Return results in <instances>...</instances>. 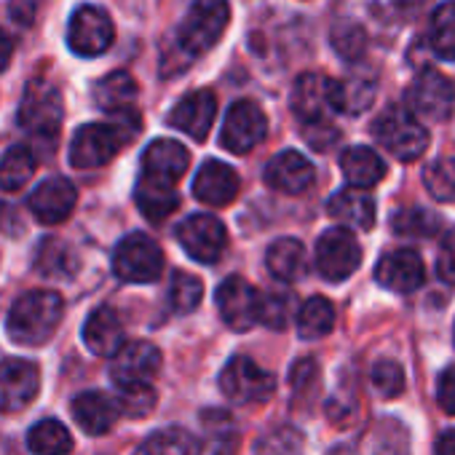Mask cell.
<instances>
[{
  "label": "cell",
  "instance_id": "cell-1",
  "mask_svg": "<svg viewBox=\"0 0 455 455\" xmlns=\"http://www.w3.org/2000/svg\"><path fill=\"white\" fill-rule=\"evenodd\" d=\"M140 132V116L134 110L118 113L110 124H86L70 142V164L76 169H97L116 158Z\"/></svg>",
  "mask_w": 455,
  "mask_h": 455
},
{
  "label": "cell",
  "instance_id": "cell-2",
  "mask_svg": "<svg viewBox=\"0 0 455 455\" xmlns=\"http://www.w3.org/2000/svg\"><path fill=\"white\" fill-rule=\"evenodd\" d=\"M65 303L52 290H33L22 295L9 311V338L20 346H44L60 327Z\"/></svg>",
  "mask_w": 455,
  "mask_h": 455
},
{
  "label": "cell",
  "instance_id": "cell-3",
  "mask_svg": "<svg viewBox=\"0 0 455 455\" xmlns=\"http://www.w3.org/2000/svg\"><path fill=\"white\" fill-rule=\"evenodd\" d=\"M231 22V6L228 0H193L188 17L177 30V46L190 62L193 57L214 49Z\"/></svg>",
  "mask_w": 455,
  "mask_h": 455
},
{
  "label": "cell",
  "instance_id": "cell-4",
  "mask_svg": "<svg viewBox=\"0 0 455 455\" xmlns=\"http://www.w3.org/2000/svg\"><path fill=\"white\" fill-rule=\"evenodd\" d=\"M372 134L399 161H415L428 148V132L404 105H391L388 110H383L372 126Z\"/></svg>",
  "mask_w": 455,
  "mask_h": 455
},
{
  "label": "cell",
  "instance_id": "cell-5",
  "mask_svg": "<svg viewBox=\"0 0 455 455\" xmlns=\"http://www.w3.org/2000/svg\"><path fill=\"white\" fill-rule=\"evenodd\" d=\"M220 388L236 404H258L274 396L276 378L258 367L250 356H234L220 372Z\"/></svg>",
  "mask_w": 455,
  "mask_h": 455
},
{
  "label": "cell",
  "instance_id": "cell-6",
  "mask_svg": "<svg viewBox=\"0 0 455 455\" xmlns=\"http://www.w3.org/2000/svg\"><path fill=\"white\" fill-rule=\"evenodd\" d=\"M113 271L121 282L129 284H150L164 271L161 247L145 234H129L113 255Z\"/></svg>",
  "mask_w": 455,
  "mask_h": 455
},
{
  "label": "cell",
  "instance_id": "cell-7",
  "mask_svg": "<svg viewBox=\"0 0 455 455\" xmlns=\"http://www.w3.org/2000/svg\"><path fill=\"white\" fill-rule=\"evenodd\" d=\"M362 263V247L348 228H330L316 242V271L324 282H346Z\"/></svg>",
  "mask_w": 455,
  "mask_h": 455
},
{
  "label": "cell",
  "instance_id": "cell-8",
  "mask_svg": "<svg viewBox=\"0 0 455 455\" xmlns=\"http://www.w3.org/2000/svg\"><path fill=\"white\" fill-rule=\"evenodd\" d=\"M20 126L36 137H57L62 126V94L46 81H30L22 105Z\"/></svg>",
  "mask_w": 455,
  "mask_h": 455
},
{
  "label": "cell",
  "instance_id": "cell-9",
  "mask_svg": "<svg viewBox=\"0 0 455 455\" xmlns=\"http://www.w3.org/2000/svg\"><path fill=\"white\" fill-rule=\"evenodd\" d=\"M268 132V118L266 113L252 102V100H239L228 110L225 121H222V132H220V145L228 153H250L252 148H258L263 142Z\"/></svg>",
  "mask_w": 455,
  "mask_h": 455
},
{
  "label": "cell",
  "instance_id": "cell-10",
  "mask_svg": "<svg viewBox=\"0 0 455 455\" xmlns=\"http://www.w3.org/2000/svg\"><path fill=\"white\" fill-rule=\"evenodd\" d=\"M116 28L105 9L100 6H78L68 25V46L78 57H100L113 46Z\"/></svg>",
  "mask_w": 455,
  "mask_h": 455
},
{
  "label": "cell",
  "instance_id": "cell-11",
  "mask_svg": "<svg viewBox=\"0 0 455 455\" xmlns=\"http://www.w3.org/2000/svg\"><path fill=\"white\" fill-rule=\"evenodd\" d=\"M292 110L306 126L330 124V116L340 113L335 97V81L319 73H303L292 86Z\"/></svg>",
  "mask_w": 455,
  "mask_h": 455
},
{
  "label": "cell",
  "instance_id": "cell-12",
  "mask_svg": "<svg viewBox=\"0 0 455 455\" xmlns=\"http://www.w3.org/2000/svg\"><path fill=\"white\" fill-rule=\"evenodd\" d=\"M177 239L182 250L198 263H214L222 258L228 234L225 225L214 214H190L177 225Z\"/></svg>",
  "mask_w": 455,
  "mask_h": 455
},
{
  "label": "cell",
  "instance_id": "cell-13",
  "mask_svg": "<svg viewBox=\"0 0 455 455\" xmlns=\"http://www.w3.org/2000/svg\"><path fill=\"white\" fill-rule=\"evenodd\" d=\"M217 311L222 316V322L231 330H250L260 322V300L263 295L244 282L242 276H228L220 287H217Z\"/></svg>",
  "mask_w": 455,
  "mask_h": 455
},
{
  "label": "cell",
  "instance_id": "cell-14",
  "mask_svg": "<svg viewBox=\"0 0 455 455\" xmlns=\"http://www.w3.org/2000/svg\"><path fill=\"white\" fill-rule=\"evenodd\" d=\"M407 105L420 118L447 121L455 110V84L436 70H423L407 92Z\"/></svg>",
  "mask_w": 455,
  "mask_h": 455
},
{
  "label": "cell",
  "instance_id": "cell-15",
  "mask_svg": "<svg viewBox=\"0 0 455 455\" xmlns=\"http://www.w3.org/2000/svg\"><path fill=\"white\" fill-rule=\"evenodd\" d=\"M161 370V351L148 340L126 343L110 364V378L118 388L150 386V380Z\"/></svg>",
  "mask_w": 455,
  "mask_h": 455
},
{
  "label": "cell",
  "instance_id": "cell-16",
  "mask_svg": "<svg viewBox=\"0 0 455 455\" xmlns=\"http://www.w3.org/2000/svg\"><path fill=\"white\" fill-rule=\"evenodd\" d=\"M41 388V370L28 359L0 362V412H20L36 402Z\"/></svg>",
  "mask_w": 455,
  "mask_h": 455
},
{
  "label": "cell",
  "instance_id": "cell-17",
  "mask_svg": "<svg viewBox=\"0 0 455 455\" xmlns=\"http://www.w3.org/2000/svg\"><path fill=\"white\" fill-rule=\"evenodd\" d=\"M76 204H78V190L68 177H49L30 193V209L46 225L65 222L73 214Z\"/></svg>",
  "mask_w": 455,
  "mask_h": 455
},
{
  "label": "cell",
  "instance_id": "cell-18",
  "mask_svg": "<svg viewBox=\"0 0 455 455\" xmlns=\"http://www.w3.org/2000/svg\"><path fill=\"white\" fill-rule=\"evenodd\" d=\"M316 180V169L314 164L298 153V150H284L279 156H274L266 166V182L268 188L287 193V196H300L306 193Z\"/></svg>",
  "mask_w": 455,
  "mask_h": 455
},
{
  "label": "cell",
  "instance_id": "cell-19",
  "mask_svg": "<svg viewBox=\"0 0 455 455\" xmlns=\"http://www.w3.org/2000/svg\"><path fill=\"white\" fill-rule=\"evenodd\" d=\"M375 279H378L380 287H386L391 292H399V295H407V292H415L423 284L426 268H423V260L418 258V252L394 250V252L383 255L380 263L375 266Z\"/></svg>",
  "mask_w": 455,
  "mask_h": 455
},
{
  "label": "cell",
  "instance_id": "cell-20",
  "mask_svg": "<svg viewBox=\"0 0 455 455\" xmlns=\"http://www.w3.org/2000/svg\"><path fill=\"white\" fill-rule=\"evenodd\" d=\"M214 116H217V97L209 89H198L174 105V110L169 113V126L201 142L212 132Z\"/></svg>",
  "mask_w": 455,
  "mask_h": 455
},
{
  "label": "cell",
  "instance_id": "cell-21",
  "mask_svg": "<svg viewBox=\"0 0 455 455\" xmlns=\"http://www.w3.org/2000/svg\"><path fill=\"white\" fill-rule=\"evenodd\" d=\"M193 196L209 206H225L239 196V174L222 161H204L193 180Z\"/></svg>",
  "mask_w": 455,
  "mask_h": 455
},
{
  "label": "cell",
  "instance_id": "cell-22",
  "mask_svg": "<svg viewBox=\"0 0 455 455\" xmlns=\"http://www.w3.org/2000/svg\"><path fill=\"white\" fill-rule=\"evenodd\" d=\"M190 166V153L174 140H156L142 153V177L174 185Z\"/></svg>",
  "mask_w": 455,
  "mask_h": 455
},
{
  "label": "cell",
  "instance_id": "cell-23",
  "mask_svg": "<svg viewBox=\"0 0 455 455\" xmlns=\"http://www.w3.org/2000/svg\"><path fill=\"white\" fill-rule=\"evenodd\" d=\"M124 324L121 316L110 308V306H100L97 311L89 314L86 324H84V343L89 346L92 354L97 356H116L126 340H124Z\"/></svg>",
  "mask_w": 455,
  "mask_h": 455
},
{
  "label": "cell",
  "instance_id": "cell-24",
  "mask_svg": "<svg viewBox=\"0 0 455 455\" xmlns=\"http://www.w3.org/2000/svg\"><path fill=\"white\" fill-rule=\"evenodd\" d=\"M118 415H121V404L102 391H86L73 399V418L92 436L108 434L116 426Z\"/></svg>",
  "mask_w": 455,
  "mask_h": 455
},
{
  "label": "cell",
  "instance_id": "cell-25",
  "mask_svg": "<svg viewBox=\"0 0 455 455\" xmlns=\"http://www.w3.org/2000/svg\"><path fill=\"white\" fill-rule=\"evenodd\" d=\"M327 212H330V217H335V220H340V222H346L351 228H359V231H367V228L375 225V201L362 188L338 190L330 198Z\"/></svg>",
  "mask_w": 455,
  "mask_h": 455
},
{
  "label": "cell",
  "instance_id": "cell-26",
  "mask_svg": "<svg viewBox=\"0 0 455 455\" xmlns=\"http://www.w3.org/2000/svg\"><path fill=\"white\" fill-rule=\"evenodd\" d=\"M340 169L346 174V180L351 182V188H372L386 177V161L364 145H354L340 156Z\"/></svg>",
  "mask_w": 455,
  "mask_h": 455
},
{
  "label": "cell",
  "instance_id": "cell-27",
  "mask_svg": "<svg viewBox=\"0 0 455 455\" xmlns=\"http://www.w3.org/2000/svg\"><path fill=\"white\" fill-rule=\"evenodd\" d=\"M266 266L276 282H298L306 274V247L298 239H279L266 252Z\"/></svg>",
  "mask_w": 455,
  "mask_h": 455
},
{
  "label": "cell",
  "instance_id": "cell-28",
  "mask_svg": "<svg viewBox=\"0 0 455 455\" xmlns=\"http://www.w3.org/2000/svg\"><path fill=\"white\" fill-rule=\"evenodd\" d=\"M134 198H137L140 212H142L150 222H164V220L180 206V198H177L174 185L156 182V180H150V177H140L137 190H134Z\"/></svg>",
  "mask_w": 455,
  "mask_h": 455
},
{
  "label": "cell",
  "instance_id": "cell-29",
  "mask_svg": "<svg viewBox=\"0 0 455 455\" xmlns=\"http://www.w3.org/2000/svg\"><path fill=\"white\" fill-rule=\"evenodd\" d=\"M94 100L105 113H113V116L126 113V110H132V105L137 100V81L129 73L116 70L94 86Z\"/></svg>",
  "mask_w": 455,
  "mask_h": 455
},
{
  "label": "cell",
  "instance_id": "cell-30",
  "mask_svg": "<svg viewBox=\"0 0 455 455\" xmlns=\"http://www.w3.org/2000/svg\"><path fill=\"white\" fill-rule=\"evenodd\" d=\"M38 169V158L30 148L17 145L12 150H6V156L0 158V190L14 193L20 188H25L33 174Z\"/></svg>",
  "mask_w": 455,
  "mask_h": 455
},
{
  "label": "cell",
  "instance_id": "cell-31",
  "mask_svg": "<svg viewBox=\"0 0 455 455\" xmlns=\"http://www.w3.org/2000/svg\"><path fill=\"white\" fill-rule=\"evenodd\" d=\"M332 327H335V306L327 298L314 295L300 306V311H298V332H300V338L319 340V338L330 335Z\"/></svg>",
  "mask_w": 455,
  "mask_h": 455
},
{
  "label": "cell",
  "instance_id": "cell-32",
  "mask_svg": "<svg viewBox=\"0 0 455 455\" xmlns=\"http://www.w3.org/2000/svg\"><path fill=\"white\" fill-rule=\"evenodd\" d=\"M428 44L436 57L455 62V0L434 9L428 22Z\"/></svg>",
  "mask_w": 455,
  "mask_h": 455
},
{
  "label": "cell",
  "instance_id": "cell-33",
  "mask_svg": "<svg viewBox=\"0 0 455 455\" xmlns=\"http://www.w3.org/2000/svg\"><path fill=\"white\" fill-rule=\"evenodd\" d=\"M28 447L36 455H68L73 450V436L60 420H41L28 434Z\"/></svg>",
  "mask_w": 455,
  "mask_h": 455
},
{
  "label": "cell",
  "instance_id": "cell-34",
  "mask_svg": "<svg viewBox=\"0 0 455 455\" xmlns=\"http://www.w3.org/2000/svg\"><path fill=\"white\" fill-rule=\"evenodd\" d=\"M375 78L367 76H348L343 81H335V97H338V110L340 113H362L372 105L375 100Z\"/></svg>",
  "mask_w": 455,
  "mask_h": 455
},
{
  "label": "cell",
  "instance_id": "cell-35",
  "mask_svg": "<svg viewBox=\"0 0 455 455\" xmlns=\"http://www.w3.org/2000/svg\"><path fill=\"white\" fill-rule=\"evenodd\" d=\"M134 455H198V444L182 428H164L148 436Z\"/></svg>",
  "mask_w": 455,
  "mask_h": 455
},
{
  "label": "cell",
  "instance_id": "cell-36",
  "mask_svg": "<svg viewBox=\"0 0 455 455\" xmlns=\"http://www.w3.org/2000/svg\"><path fill=\"white\" fill-rule=\"evenodd\" d=\"M298 314V298L292 290L274 287L260 300V322L271 330H284Z\"/></svg>",
  "mask_w": 455,
  "mask_h": 455
},
{
  "label": "cell",
  "instance_id": "cell-37",
  "mask_svg": "<svg viewBox=\"0 0 455 455\" xmlns=\"http://www.w3.org/2000/svg\"><path fill=\"white\" fill-rule=\"evenodd\" d=\"M204 295V284L198 276L188 274V271H174L172 284H169V306L177 314H190L198 308Z\"/></svg>",
  "mask_w": 455,
  "mask_h": 455
},
{
  "label": "cell",
  "instance_id": "cell-38",
  "mask_svg": "<svg viewBox=\"0 0 455 455\" xmlns=\"http://www.w3.org/2000/svg\"><path fill=\"white\" fill-rule=\"evenodd\" d=\"M426 190L439 201H455V158H436L423 172Z\"/></svg>",
  "mask_w": 455,
  "mask_h": 455
},
{
  "label": "cell",
  "instance_id": "cell-39",
  "mask_svg": "<svg viewBox=\"0 0 455 455\" xmlns=\"http://www.w3.org/2000/svg\"><path fill=\"white\" fill-rule=\"evenodd\" d=\"M255 455H303V439L295 428L284 426V428H274L271 434H266L258 447Z\"/></svg>",
  "mask_w": 455,
  "mask_h": 455
},
{
  "label": "cell",
  "instance_id": "cell-40",
  "mask_svg": "<svg viewBox=\"0 0 455 455\" xmlns=\"http://www.w3.org/2000/svg\"><path fill=\"white\" fill-rule=\"evenodd\" d=\"M370 380H372L375 391L380 396H388V399H394V396H399L404 391V370L391 359H378L372 364Z\"/></svg>",
  "mask_w": 455,
  "mask_h": 455
},
{
  "label": "cell",
  "instance_id": "cell-41",
  "mask_svg": "<svg viewBox=\"0 0 455 455\" xmlns=\"http://www.w3.org/2000/svg\"><path fill=\"white\" fill-rule=\"evenodd\" d=\"M439 220L426 209H404L394 217V231L404 236H431L436 234Z\"/></svg>",
  "mask_w": 455,
  "mask_h": 455
},
{
  "label": "cell",
  "instance_id": "cell-42",
  "mask_svg": "<svg viewBox=\"0 0 455 455\" xmlns=\"http://www.w3.org/2000/svg\"><path fill=\"white\" fill-rule=\"evenodd\" d=\"M332 46L335 52L343 57V60H359L364 46H367V38H364V30L354 22H340L335 30H332Z\"/></svg>",
  "mask_w": 455,
  "mask_h": 455
},
{
  "label": "cell",
  "instance_id": "cell-43",
  "mask_svg": "<svg viewBox=\"0 0 455 455\" xmlns=\"http://www.w3.org/2000/svg\"><path fill=\"white\" fill-rule=\"evenodd\" d=\"M38 266H41V271L49 274V276H54V274H57V276H65V274L73 271V258H70V252H68L65 244L49 239V242H44V247H41V252H38Z\"/></svg>",
  "mask_w": 455,
  "mask_h": 455
},
{
  "label": "cell",
  "instance_id": "cell-44",
  "mask_svg": "<svg viewBox=\"0 0 455 455\" xmlns=\"http://www.w3.org/2000/svg\"><path fill=\"white\" fill-rule=\"evenodd\" d=\"M121 391V412L132 418H142L153 410L156 404V391L150 386H132V388H118Z\"/></svg>",
  "mask_w": 455,
  "mask_h": 455
},
{
  "label": "cell",
  "instance_id": "cell-45",
  "mask_svg": "<svg viewBox=\"0 0 455 455\" xmlns=\"http://www.w3.org/2000/svg\"><path fill=\"white\" fill-rule=\"evenodd\" d=\"M436 274L442 282L455 284V228L444 234L439 252H436Z\"/></svg>",
  "mask_w": 455,
  "mask_h": 455
},
{
  "label": "cell",
  "instance_id": "cell-46",
  "mask_svg": "<svg viewBox=\"0 0 455 455\" xmlns=\"http://www.w3.org/2000/svg\"><path fill=\"white\" fill-rule=\"evenodd\" d=\"M436 402L444 412L455 415V364L447 367L436 380Z\"/></svg>",
  "mask_w": 455,
  "mask_h": 455
},
{
  "label": "cell",
  "instance_id": "cell-47",
  "mask_svg": "<svg viewBox=\"0 0 455 455\" xmlns=\"http://www.w3.org/2000/svg\"><path fill=\"white\" fill-rule=\"evenodd\" d=\"M306 137L316 150H324L338 140V129L332 124H316V126H306Z\"/></svg>",
  "mask_w": 455,
  "mask_h": 455
},
{
  "label": "cell",
  "instance_id": "cell-48",
  "mask_svg": "<svg viewBox=\"0 0 455 455\" xmlns=\"http://www.w3.org/2000/svg\"><path fill=\"white\" fill-rule=\"evenodd\" d=\"M12 57H14V41H12L9 33L0 30V73L12 65Z\"/></svg>",
  "mask_w": 455,
  "mask_h": 455
},
{
  "label": "cell",
  "instance_id": "cell-49",
  "mask_svg": "<svg viewBox=\"0 0 455 455\" xmlns=\"http://www.w3.org/2000/svg\"><path fill=\"white\" fill-rule=\"evenodd\" d=\"M436 455H455V428L444 431L436 439Z\"/></svg>",
  "mask_w": 455,
  "mask_h": 455
}]
</instances>
